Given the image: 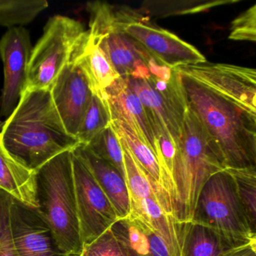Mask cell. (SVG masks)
Masks as SVG:
<instances>
[{
    "label": "cell",
    "mask_w": 256,
    "mask_h": 256,
    "mask_svg": "<svg viewBox=\"0 0 256 256\" xmlns=\"http://www.w3.org/2000/svg\"><path fill=\"white\" fill-rule=\"evenodd\" d=\"M79 144L66 130L49 89L26 88L0 132L4 149L34 172Z\"/></svg>",
    "instance_id": "cell-1"
},
{
    "label": "cell",
    "mask_w": 256,
    "mask_h": 256,
    "mask_svg": "<svg viewBox=\"0 0 256 256\" xmlns=\"http://www.w3.org/2000/svg\"><path fill=\"white\" fill-rule=\"evenodd\" d=\"M179 74L187 106L218 148L226 168H256V114Z\"/></svg>",
    "instance_id": "cell-2"
},
{
    "label": "cell",
    "mask_w": 256,
    "mask_h": 256,
    "mask_svg": "<svg viewBox=\"0 0 256 256\" xmlns=\"http://www.w3.org/2000/svg\"><path fill=\"white\" fill-rule=\"evenodd\" d=\"M226 168L218 148L188 108L172 167V216L180 222H192L205 182Z\"/></svg>",
    "instance_id": "cell-3"
},
{
    "label": "cell",
    "mask_w": 256,
    "mask_h": 256,
    "mask_svg": "<svg viewBox=\"0 0 256 256\" xmlns=\"http://www.w3.org/2000/svg\"><path fill=\"white\" fill-rule=\"evenodd\" d=\"M37 212L48 224L58 246L66 256L84 250L78 217L72 150L65 151L36 170Z\"/></svg>",
    "instance_id": "cell-4"
},
{
    "label": "cell",
    "mask_w": 256,
    "mask_h": 256,
    "mask_svg": "<svg viewBox=\"0 0 256 256\" xmlns=\"http://www.w3.org/2000/svg\"><path fill=\"white\" fill-rule=\"evenodd\" d=\"M192 222L210 228L236 244L256 242V234L251 230L234 180L226 168L205 182Z\"/></svg>",
    "instance_id": "cell-5"
},
{
    "label": "cell",
    "mask_w": 256,
    "mask_h": 256,
    "mask_svg": "<svg viewBox=\"0 0 256 256\" xmlns=\"http://www.w3.org/2000/svg\"><path fill=\"white\" fill-rule=\"evenodd\" d=\"M85 30L82 23L62 16L50 18L32 48L28 68L29 89H50Z\"/></svg>",
    "instance_id": "cell-6"
},
{
    "label": "cell",
    "mask_w": 256,
    "mask_h": 256,
    "mask_svg": "<svg viewBox=\"0 0 256 256\" xmlns=\"http://www.w3.org/2000/svg\"><path fill=\"white\" fill-rule=\"evenodd\" d=\"M124 78L143 104L156 142L158 136H167L176 146L188 109L178 72L169 80Z\"/></svg>",
    "instance_id": "cell-7"
},
{
    "label": "cell",
    "mask_w": 256,
    "mask_h": 256,
    "mask_svg": "<svg viewBox=\"0 0 256 256\" xmlns=\"http://www.w3.org/2000/svg\"><path fill=\"white\" fill-rule=\"evenodd\" d=\"M72 166L78 217L84 246L110 228L119 218L92 174L73 152Z\"/></svg>",
    "instance_id": "cell-8"
},
{
    "label": "cell",
    "mask_w": 256,
    "mask_h": 256,
    "mask_svg": "<svg viewBox=\"0 0 256 256\" xmlns=\"http://www.w3.org/2000/svg\"><path fill=\"white\" fill-rule=\"evenodd\" d=\"M176 70L244 110L256 114L254 68L206 61Z\"/></svg>",
    "instance_id": "cell-9"
},
{
    "label": "cell",
    "mask_w": 256,
    "mask_h": 256,
    "mask_svg": "<svg viewBox=\"0 0 256 256\" xmlns=\"http://www.w3.org/2000/svg\"><path fill=\"white\" fill-rule=\"evenodd\" d=\"M32 48L29 31L24 26L10 28L0 40V56L4 66V85L0 114L10 116L28 86V68Z\"/></svg>",
    "instance_id": "cell-10"
},
{
    "label": "cell",
    "mask_w": 256,
    "mask_h": 256,
    "mask_svg": "<svg viewBox=\"0 0 256 256\" xmlns=\"http://www.w3.org/2000/svg\"><path fill=\"white\" fill-rule=\"evenodd\" d=\"M124 32L154 59L169 68L206 62L196 47L149 20L128 25Z\"/></svg>",
    "instance_id": "cell-11"
},
{
    "label": "cell",
    "mask_w": 256,
    "mask_h": 256,
    "mask_svg": "<svg viewBox=\"0 0 256 256\" xmlns=\"http://www.w3.org/2000/svg\"><path fill=\"white\" fill-rule=\"evenodd\" d=\"M50 92L66 130L77 137L80 121L94 94L86 74L76 61L71 60L64 67Z\"/></svg>",
    "instance_id": "cell-12"
},
{
    "label": "cell",
    "mask_w": 256,
    "mask_h": 256,
    "mask_svg": "<svg viewBox=\"0 0 256 256\" xmlns=\"http://www.w3.org/2000/svg\"><path fill=\"white\" fill-rule=\"evenodd\" d=\"M10 224L18 256H65L52 229L36 210L12 199Z\"/></svg>",
    "instance_id": "cell-13"
},
{
    "label": "cell",
    "mask_w": 256,
    "mask_h": 256,
    "mask_svg": "<svg viewBox=\"0 0 256 256\" xmlns=\"http://www.w3.org/2000/svg\"><path fill=\"white\" fill-rule=\"evenodd\" d=\"M100 97L107 106L110 121H120L128 126L156 156V140L148 115L126 79L119 78L103 91Z\"/></svg>",
    "instance_id": "cell-14"
},
{
    "label": "cell",
    "mask_w": 256,
    "mask_h": 256,
    "mask_svg": "<svg viewBox=\"0 0 256 256\" xmlns=\"http://www.w3.org/2000/svg\"><path fill=\"white\" fill-rule=\"evenodd\" d=\"M89 36L104 52L119 77L146 79L150 76L146 66L149 54L125 32H112L96 37Z\"/></svg>",
    "instance_id": "cell-15"
},
{
    "label": "cell",
    "mask_w": 256,
    "mask_h": 256,
    "mask_svg": "<svg viewBox=\"0 0 256 256\" xmlns=\"http://www.w3.org/2000/svg\"><path fill=\"white\" fill-rule=\"evenodd\" d=\"M110 228L125 256H172L160 235L136 216L118 218Z\"/></svg>",
    "instance_id": "cell-16"
},
{
    "label": "cell",
    "mask_w": 256,
    "mask_h": 256,
    "mask_svg": "<svg viewBox=\"0 0 256 256\" xmlns=\"http://www.w3.org/2000/svg\"><path fill=\"white\" fill-rule=\"evenodd\" d=\"M92 174L113 205L118 218L130 214V198L125 179L110 163L96 155L86 145L79 144L72 150Z\"/></svg>",
    "instance_id": "cell-17"
},
{
    "label": "cell",
    "mask_w": 256,
    "mask_h": 256,
    "mask_svg": "<svg viewBox=\"0 0 256 256\" xmlns=\"http://www.w3.org/2000/svg\"><path fill=\"white\" fill-rule=\"evenodd\" d=\"M71 60L76 61L88 78L92 94L101 96L119 78L104 52L85 31L76 44Z\"/></svg>",
    "instance_id": "cell-18"
},
{
    "label": "cell",
    "mask_w": 256,
    "mask_h": 256,
    "mask_svg": "<svg viewBox=\"0 0 256 256\" xmlns=\"http://www.w3.org/2000/svg\"><path fill=\"white\" fill-rule=\"evenodd\" d=\"M130 214L150 224L170 250L172 256H182V242L186 222L176 221L163 210L156 198L130 202Z\"/></svg>",
    "instance_id": "cell-19"
},
{
    "label": "cell",
    "mask_w": 256,
    "mask_h": 256,
    "mask_svg": "<svg viewBox=\"0 0 256 256\" xmlns=\"http://www.w3.org/2000/svg\"><path fill=\"white\" fill-rule=\"evenodd\" d=\"M0 190L24 204L36 209V172L14 160L0 144Z\"/></svg>",
    "instance_id": "cell-20"
},
{
    "label": "cell",
    "mask_w": 256,
    "mask_h": 256,
    "mask_svg": "<svg viewBox=\"0 0 256 256\" xmlns=\"http://www.w3.org/2000/svg\"><path fill=\"white\" fill-rule=\"evenodd\" d=\"M86 10L90 14L88 32L94 37L112 32H124L128 25L149 20L140 10L112 6L100 1L88 2Z\"/></svg>",
    "instance_id": "cell-21"
},
{
    "label": "cell",
    "mask_w": 256,
    "mask_h": 256,
    "mask_svg": "<svg viewBox=\"0 0 256 256\" xmlns=\"http://www.w3.org/2000/svg\"><path fill=\"white\" fill-rule=\"evenodd\" d=\"M242 245L244 244H236L206 226L192 222L185 223L182 256H223Z\"/></svg>",
    "instance_id": "cell-22"
},
{
    "label": "cell",
    "mask_w": 256,
    "mask_h": 256,
    "mask_svg": "<svg viewBox=\"0 0 256 256\" xmlns=\"http://www.w3.org/2000/svg\"><path fill=\"white\" fill-rule=\"evenodd\" d=\"M110 124L120 138L125 142L130 152L146 174L155 192L157 200L163 209L160 168L155 154L144 142L138 138L133 130L126 124L120 121H110Z\"/></svg>",
    "instance_id": "cell-23"
},
{
    "label": "cell",
    "mask_w": 256,
    "mask_h": 256,
    "mask_svg": "<svg viewBox=\"0 0 256 256\" xmlns=\"http://www.w3.org/2000/svg\"><path fill=\"white\" fill-rule=\"evenodd\" d=\"M238 2V0H190V1H156L144 2L140 11L157 17H169L196 14L209 11L218 6Z\"/></svg>",
    "instance_id": "cell-24"
},
{
    "label": "cell",
    "mask_w": 256,
    "mask_h": 256,
    "mask_svg": "<svg viewBox=\"0 0 256 256\" xmlns=\"http://www.w3.org/2000/svg\"><path fill=\"white\" fill-rule=\"evenodd\" d=\"M48 6L46 0H0V26L28 24Z\"/></svg>",
    "instance_id": "cell-25"
},
{
    "label": "cell",
    "mask_w": 256,
    "mask_h": 256,
    "mask_svg": "<svg viewBox=\"0 0 256 256\" xmlns=\"http://www.w3.org/2000/svg\"><path fill=\"white\" fill-rule=\"evenodd\" d=\"M110 124V114L106 102L101 97L94 94L80 121L76 138L79 143L88 145Z\"/></svg>",
    "instance_id": "cell-26"
},
{
    "label": "cell",
    "mask_w": 256,
    "mask_h": 256,
    "mask_svg": "<svg viewBox=\"0 0 256 256\" xmlns=\"http://www.w3.org/2000/svg\"><path fill=\"white\" fill-rule=\"evenodd\" d=\"M236 186L240 202L245 211L251 230L256 234V168H226Z\"/></svg>",
    "instance_id": "cell-27"
},
{
    "label": "cell",
    "mask_w": 256,
    "mask_h": 256,
    "mask_svg": "<svg viewBox=\"0 0 256 256\" xmlns=\"http://www.w3.org/2000/svg\"><path fill=\"white\" fill-rule=\"evenodd\" d=\"M120 140L124 154L125 181L130 194V202L146 198H156L146 174L142 170L125 142L121 138H120Z\"/></svg>",
    "instance_id": "cell-28"
},
{
    "label": "cell",
    "mask_w": 256,
    "mask_h": 256,
    "mask_svg": "<svg viewBox=\"0 0 256 256\" xmlns=\"http://www.w3.org/2000/svg\"><path fill=\"white\" fill-rule=\"evenodd\" d=\"M86 146L96 155L114 166L125 179L122 146L119 137L112 124L94 138Z\"/></svg>",
    "instance_id": "cell-29"
},
{
    "label": "cell",
    "mask_w": 256,
    "mask_h": 256,
    "mask_svg": "<svg viewBox=\"0 0 256 256\" xmlns=\"http://www.w3.org/2000/svg\"><path fill=\"white\" fill-rule=\"evenodd\" d=\"M13 198L0 190V256H18L12 235L10 206Z\"/></svg>",
    "instance_id": "cell-30"
},
{
    "label": "cell",
    "mask_w": 256,
    "mask_h": 256,
    "mask_svg": "<svg viewBox=\"0 0 256 256\" xmlns=\"http://www.w3.org/2000/svg\"><path fill=\"white\" fill-rule=\"evenodd\" d=\"M228 38L234 41H256V6L241 13L232 22Z\"/></svg>",
    "instance_id": "cell-31"
},
{
    "label": "cell",
    "mask_w": 256,
    "mask_h": 256,
    "mask_svg": "<svg viewBox=\"0 0 256 256\" xmlns=\"http://www.w3.org/2000/svg\"><path fill=\"white\" fill-rule=\"evenodd\" d=\"M82 256H125L110 228L89 245L84 246Z\"/></svg>",
    "instance_id": "cell-32"
},
{
    "label": "cell",
    "mask_w": 256,
    "mask_h": 256,
    "mask_svg": "<svg viewBox=\"0 0 256 256\" xmlns=\"http://www.w3.org/2000/svg\"><path fill=\"white\" fill-rule=\"evenodd\" d=\"M223 256H256V242H248L232 248Z\"/></svg>",
    "instance_id": "cell-33"
},
{
    "label": "cell",
    "mask_w": 256,
    "mask_h": 256,
    "mask_svg": "<svg viewBox=\"0 0 256 256\" xmlns=\"http://www.w3.org/2000/svg\"><path fill=\"white\" fill-rule=\"evenodd\" d=\"M4 124H5V122H2L1 120H0V131L2 130V127H4Z\"/></svg>",
    "instance_id": "cell-34"
},
{
    "label": "cell",
    "mask_w": 256,
    "mask_h": 256,
    "mask_svg": "<svg viewBox=\"0 0 256 256\" xmlns=\"http://www.w3.org/2000/svg\"></svg>",
    "instance_id": "cell-35"
},
{
    "label": "cell",
    "mask_w": 256,
    "mask_h": 256,
    "mask_svg": "<svg viewBox=\"0 0 256 256\" xmlns=\"http://www.w3.org/2000/svg\"></svg>",
    "instance_id": "cell-36"
}]
</instances>
